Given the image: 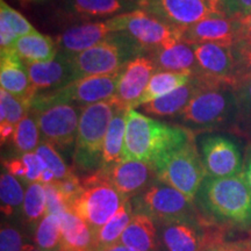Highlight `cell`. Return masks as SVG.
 Instances as JSON below:
<instances>
[{"label": "cell", "mask_w": 251, "mask_h": 251, "mask_svg": "<svg viewBox=\"0 0 251 251\" xmlns=\"http://www.w3.org/2000/svg\"><path fill=\"white\" fill-rule=\"evenodd\" d=\"M200 78L199 89L183 111L169 119L191 133L213 130H234L237 119V99L233 84L205 75Z\"/></svg>", "instance_id": "6da1fadb"}, {"label": "cell", "mask_w": 251, "mask_h": 251, "mask_svg": "<svg viewBox=\"0 0 251 251\" xmlns=\"http://www.w3.org/2000/svg\"><path fill=\"white\" fill-rule=\"evenodd\" d=\"M194 134L179 126L149 118L136 109L127 115L122 161L155 164L161 157L193 139Z\"/></svg>", "instance_id": "7a4b0ae2"}, {"label": "cell", "mask_w": 251, "mask_h": 251, "mask_svg": "<svg viewBox=\"0 0 251 251\" xmlns=\"http://www.w3.org/2000/svg\"><path fill=\"white\" fill-rule=\"evenodd\" d=\"M197 197L216 221L251 229V190L243 174L228 178L207 176Z\"/></svg>", "instance_id": "3957f363"}, {"label": "cell", "mask_w": 251, "mask_h": 251, "mask_svg": "<svg viewBox=\"0 0 251 251\" xmlns=\"http://www.w3.org/2000/svg\"><path fill=\"white\" fill-rule=\"evenodd\" d=\"M118 111L120 108L113 99L93 103L81 109L74 151L75 165L80 171L92 175L102 169L105 136Z\"/></svg>", "instance_id": "277c9868"}, {"label": "cell", "mask_w": 251, "mask_h": 251, "mask_svg": "<svg viewBox=\"0 0 251 251\" xmlns=\"http://www.w3.org/2000/svg\"><path fill=\"white\" fill-rule=\"evenodd\" d=\"M148 50L126 33H112L92 48L74 56L79 78L101 76L120 71Z\"/></svg>", "instance_id": "5b68a950"}, {"label": "cell", "mask_w": 251, "mask_h": 251, "mask_svg": "<svg viewBox=\"0 0 251 251\" xmlns=\"http://www.w3.org/2000/svg\"><path fill=\"white\" fill-rule=\"evenodd\" d=\"M153 166L158 180L175 187L192 201L207 177L194 137L161 157Z\"/></svg>", "instance_id": "8992f818"}, {"label": "cell", "mask_w": 251, "mask_h": 251, "mask_svg": "<svg viewBox=\"0 0 251 251\" xmlns=\"http://www.w3.org/2000/svg\"><path fill=\"white\" fill-rule=\"evenodd\" d=\"M124 70L125 69H122L114 74L101 76L83 77L62 89L36 93L31 101L30 109L39 112L59 103H72L84 108L93 103L112 99L117 92Z\"/></svg>", "instance_id": "52a82bcc"}, {"label": "cell", "mask_w": 251, "mask_h": 251, "mask_svg": "<svg viewBox=\"0 0 251 251\" xmlns=\"http://www.w3.org/2000/svg\"><path fill=\"white\" fill-rule=\"evenodd\" d=\"M83 192L71 207L94 233L106 225L127 200L115 190L101 171L81 179Z\"/></svg>", "instance_id": "ba28073f"}, {"label": "cell", "mask_w": 251, "mask_h": 251, "mask_svg": "<svg viewBox=\"0 0 251 251\" xmlns=\"http://www.w3.org/2000/svg\"><path fill=\"white\" fill-rule=\"evenodd\" d=\"M114 33H126L147 50L170 47L181 41L183 30L172 27L142 8L107 19Z\"/></svg>", "instance_id": "9c48e42d"}, {"label": "cell", "mask_w": 251, "mask_h": 251, "mask_svg": "<svg viewBox=\"0 0 251 251\" xmlns=\"http://www.w3.org/2000/svg\"><path fill=\"white\" fill-rule=\"evenodd\" d=\"M135 212L149 215L153 221H194L196 211L192 200L170 185L156 180L134 198Z\"/></svg>", "instance_id": "30bf717a"}, {"label": "cell", "mask_w": 251, "mask_h": 251, "mask_svg": "<svg viewBox=\"0 0 251 251\" xmlns=\"http://www.w3.org/2000/svg\"><path fill=\"white\" fill-rule=\"evenodd\" d=\"M81 107L72 103H59L35 112L43 142L51 144L57 151L74 155ZM33 111V109H31Z\"/></svg>", "instance_id": "8fae6325"}, {"label": "cell", "mask_w": 251, "mask_h": 251, "mask_svg": "<svg viewBox=\"0 0 251 251\" xmlns=\"http://www.w3.org/2000/svg\"><path fill=\"white\" fill-rule=\"evenodd\" d=\"M201 158L207 176L228 178L242 174V156L237 143L221 134H205L200 139Z\"/></svg>", "instance_id": "7c38bea8"}, {"label": "cell", "mask_w": 251, "mask_h": 251, "mask_svg": "<svg viewBox=\"0 0 251 251\" xmlns=\"http://www.w3.org/2000/svg\"><path fill=\"white\" fill-rule=\"evenodd\" d=\"M140 8L183 31L205 19L216 17L205 0H143Z\"/></svg>", "instance_id": "4fadbf2b"}, {"label": "cell", "mask_w": 251, "mask_h": 251, "mask_svg": "<svg viewBox=\"0 0 251 251\" xmlns=\"http://www.w3.org/2000/svg\"><path fill=\"white\" fill-rule=\"evenodd\" d=\"M100 171L126 200L137 197L158 180L155 166L147 162L122 161Z\"/></svg>", "instance_id": "5bb4252c"}, {"label": "cell", "mask_w": 251, "mask_h": 251, "mask_svg": "<svg viewBox=\"0 0 251 251\" xmlns=\"http://www.w3.org/2000/svg\"><path fill=\"white\" fill-rule=\"evenodd\" d=\"M157 71L155 62L148 55L139 56L128 63L119 80L117 92L112 98L118 107L128 111L133 109Z\"/></svg>", "instance_id": "9a60e30c"}, {"label": "cell", "mask_w": 251, "mask_h": 251, "mask_svg": "<svg viewBox=\"0 0 251 251\" xmlns=\"http://www.w3.org/2000/svg\"><path fill=\"white\" fill-rule=\"evenodd\" d=\"M31 85L36 93L55 91L79 79L74 57L59 52L47 63H25Z\"/></svg>", "instance_id": "2e32d148"}, {"label": "cell", "mask_w": 251, "mask_h": 251, "mask_svg": "<svg viewBox=\"0 0 251 251\" xmlns=\"http://www.w3.org/2000/svg\"><path fill=\"white\" fill-rule=\"evenodd\" d=\"M241 30V17H214L200 21L183 31L181 40L190 45L215 43L233 47L238 41Z\"/></svg>", "instance_id": "e0dca14e"}, {"label": "cell", "mask_w": 251, "mask_h": 251, "mask_svg": "<svg viewBox=\"0 0 251 251\" xmlns=\"http://www.w3.org/2000/svg\"><path fill=\"white\" fill-rule=\"evenodd\" d=\"M190 45V43H188ZM202 75L236 85V61L233 47L201 43L191 45Z\"/></svg>", "instance_id": "ac0fdd59"}, {"label": "cell", "mask_w": 251, "mask_h": 251, "mask_svg": "<svg viewBox=\"0 0 251 251\" xmlns=\"http://www.w3.org/2000/svg\"><path fill=\"white\" fill-rule=\"evenodd\" d=\"M137 8L140 5L129 0H63L62 2L63 13L81 23L107 20Z\"/></svg>", "instance_id": "d6986e66"}, {"label": "cell", "mask_w": 251, "mask_h": 251, "mask_svg": "<svg viewBox=\"0 0 251 251\" xmlns=\"http://www.w3.org/2000/svg\"><path fill=\"white\" fill-rule=\"evenodd\" d=\"M112 33L114 31L107 20L81 23L67 28L61 35L57 36L56 43L59 52L74 57L98 45Z\"/></svg>", "instance_id": "ffe728a7"}, {"label": "cell", "mask_w": 251, "mask_h": 251, "mask_svg": "<svg viewBox=\"0 0 251 251\" xmlns=\"http://www.w3.org/2000/svg\"><path fill=\"white\" fill-rule=\"evenodd\" d=\"M0 84L6 92L31 103L35 90L31 85L25 62L13 49L1 50L0 54Z\"/></svg>", "instance_id": "44dd1931"}, {"label": "cell", "mask_w": 251, "mask_h": 251, "mask_svg": "<svg viewBox=\"0 0 251 251\" xmlns=\"http://www.w3.org/2000/svg\"><path fill=\"white\" fill-rule=\"evenodd\" d=\"M147 55L155 62L158 71L188 72L193 76L202 75L193 48L183 40L170 47L149 50Z\"/></svg>", "instance_id": "7402d4cb"}, {"label": "cell", "mask_w": 251, "mask_h": 251, "mask_svg": "<svg viewBox=\"0 0 251 251\" xmlns=\"http://www.w3.org/2000/svg\"><path fill=\"white\" fill-rule=\"evenodd\" d=\"M199 76H193L192 79L185 85L178 87L172 92L166 93L152 101L144 103L141 106V111L146 115L164 118L169 120L186 107L187 103L191 101V99L193 98V96L199 89Z\"/></svg>", "instance_id": "603a6c76"}, {"label": "cell", "mask_w": 251, "mask_h": 251, "mask_svg": "<svg viewBox=\"0 0 251 251\" xmlns=\"http://www.w3.org/2000/svg\"><path fill=\"white\" fill-rule=\"evenodd\" d=\"M119 242L134 251H157L158 234L155 221L144 213L135 212Z\"/></svg>", "instance_id": "cb8c5ba5"}, {"label": "cell", "mask_w": 251, "mask_h": 251, "mask_svg": "<svg viewBox=\"0 0 251 251\" xmlns=\"http://www.w3.org/2000/svg\"><path fill=\"white\" fill-rule=\"evenodd\" d=\"M161 238L168 251H202V240L196 221L162 224Z\"/></svg>", "instance_id": "d4e9b609"}, {"label": "cell", "mask_w": 251, "mask_h": 251, "mask_svg": "<svg viewBox=\"0 0 251 251\" xmlns=\"http://www.w3.org/2000/svg\"><path fill=\"white\" fill-rule=\"evenodd\" d=\"M12 49L25 63H47L58 54L56 40L37 31L19 37Z\"/></svg>", "instance_id": "484cf974"}, {"label": "cell", "mask_w": 251, "mask_h": 251, "mask_svg": "<svg viewBox=\"0 0 251 251\" xmlns=\"http://www.w3.org/2000/svg\"><path fill=\"white\" fill-rule=\"evenodd\" d=\"M62 226L61 247L68 251H94V234L89 226L72 212L59 216Z\"/></svg>", "instance_id": "4316f807"}, {"label": "cell", "mask_w": 251, "mask_h": 251, "mask_svg": "<svg viewBox=\"0 0 251 251\" xmlns=\"http://www.w3.org/2000/svg\"><path fill=\"white\" fill-rule=\"evenodd\" d=\"M29 21L12 8L5 0H0V47L1 50L13 48L19 37L35 33Z\"/></svg>", "instance_id": "83f0119b"}, {"label": "cell", "mask_w": 251, "mask_h": 251, "mask_svg": "<svg viewBox=\"0 0 251 251\" xmlns=\"http://www.w3.org/2000/svg\"><path fill=\"white\" fill-rule=\"evenodd\" d=\"M128 109H120L117 112L108 126L107 133L103 142L102 169L112 168L122 162V149H124L126 126H127Z\"/></svg>", "instance_id": "f1b7e54d"}, {"label": "cell", "mask_w": 251, "mask_h": 251, "mask_svg": "<svg viewBox=\"0 0 251 251\" xmlns=\"http://www.w3.org/2000/svg\"><path fill=\"white\" fill-rule=\"evenodd\" d=\"M193 75L188 72H172V71H157L150 79L148 86L141 98L134 105L133 109L148 103L159 97L170 93L178 87L185 85L192 79Z\"/></svg>", "instance_id": "f546056e"}, {"label": "cell", "mask_w": 251, "mask_h": 251, "mask_svg": "<svg viewBox=\"0 0 251 251\" xmlns=\"http://www.w3.org/2000/svg\"><path fill=\"white\" fill-rule=\"evenodd\" d=\"M134 208L131 205L130 200H127L122 203L120 209L113 215V218L109 220L106 225H103L101 228L94 231V246L96 251L99 248L108 247L112 244L118 243L120 241L121 235L124 234L126 228L129 225L131 218L134 215Z\"/></svg>", "instance_id": "4dcf8cb0"}, {"label": "cell", "mask_w": 251, "mask_h": 251, "mask_svg": "<svg viewBox=\"0 0 251 251\" xmlns=\"http://www.w3.org/2000/svg\"><path fill=\"white\" fill-rule=\"evenodd\" d=\"M25 193L23 184L17 177L8 172H2L0 177V199H1V212L5 215H15L23 212Z\"/></svg>", "instance_id": "1f68e13d"}, {"label": "cell", "mask_w": 251, "mask_h": 251, "mask_svg": "<svg viewBox=\"0 0 251 251\" xmlns=\"http://www.w3.org/2000/svg\"><path fill=\"white\" fill-rule=\"evenodd\" d=\"M40 129L37 124V115L34 111L27 113V115L15 127V133L12 143L15 149L23 155L27 152H35L40 146Z\"/></svg>", "instance_id": "d6a6232c"}, {"label": "cell", "mask_w": 251, "mask_h": 251, "mask_svg": "<svg viewBox=\"0 0 251 251\" xmlns=\"http://www.w3.org/2000/svg\"><path fill=\"white\" fill-rule=\"evenodd\" d=\"M23 214L30 225H39L47 215V199L45 185L41 183L28 184L25 193Z\"/></svg>", "instance_id": "836d02e7"}, {"label": "cell", "mask_w": 251, "mask_h": 251, "mask_svg": "<svg viewBox=\"0 0 251 251\" xmlns=\"http://www.w3.org/2000/svg\"><path fill=\"white\" fill-rule=\"evenodd\" d=\"M237 119L234 133L251 137V79L238 81L235 86Z\"/></svg>", "instance_id": "e575fe53"}, {"label": "cell", "mask_w": 251, "mask_h": 251, "mask_svg": "<svg viewBox=\"0 0 251 251\" xmlns=\"http://www.w3.org/2000/svg\"><path fill=\"white\" fill-rule=\"evenodd\" d=\"M62 226L59 216L47 214L37 225L35 231L36 247L45 251H55L61 247Z\"/></svg>", "instance_id": "d590c367"}, {"label": "cell", "mask_w": 251, "mask_h": 251, "mask_svg": "<svg viewBox=\"0 0 251 251\" xmlns=\"http://www.w3.org/2000/svg\"><path fill=\"white\" fill-rule=\"evenodd\" d=\"M30 108L31 103L6 92L5 90H0V122L7 121L17 126L26 117Z\"/></svg>", "instance_id": "8d00e7d4"}, {"label": "cell", "mask_w": 251, "mask_h": 251, "mask_svg": "<svg viewBox=\"0 0 251 251\" xmlns=\"http://www.w3.org/2000/svg\"><path fill=\"white\" fill-rule=\"evenodd\" d=\"M36 155L42 159L45 165L55 176V180H61L72 174L71 169L68 168L64 159L51 144L41 141L40 146L35 150Z\"/></svg>", "instance_id": "74e56055"}, {"label": "cell", "mask_w": 251, "mask_h": 251, "mask_svg": "<svg viewBox=\"0 0 251 251\" xmlns=\"http://www.w3.org/2000/svg\"><path fill=\"white\" fill-rule=\"evenodd\" d=\"M233 51L236 61V84L251 79V41H238L233 46Z\"/></svg>", "instance_id": "f35d334b"}, {"label": "cell", "mask_w": 251, "mask_h": 251, "mask_svg": "<svg viewBox=\"0 0 251 251\" xmlns=\"http://www.w3.org/2000/svg\"><path fill=\"white\" fill-rule=\"evenodd\" d=\"M58 192L64 199L65 205L68 207V211H71V207L74 205L75 201L79 198V196L83 192V185H81V179L77 177L76 175L72 172L70 176L61 180L52 181Z\"/></svg>", "instance_id": "ab89813d"}, {"label": "cell", "mask_w": 251, "mask_h": 251, "mask_svg": "<svg viewBox=\"0 0 251 251\" xmlns=\"http://www.w3.org/2000/svg\"><path fill=\"white\" fill-rule=\"evenodd\" d=\"M25 169V183H40L41 176L47 166L36 152H27L20 156Z\"/></svg>", "instance_id": "60d3db41"}, {"label": "cell", "mask_w": 251, "mask_h": 251, "mask_svg": "<svg viewBox=\"0 0 251 251\" xmlns=\"http://www.w3.org/2000/svg\"><path fill=\"white\" fill-rule=\"evenodd\" d=\"M24 237L17 228L5 226L0 233V251H24Z\"/></svg>", "instance_id": "b9f144b4"}, {"label": "cell", "mask_w": 251, "mask_h": 251, "mask_svg": "<svg viewBox=\"0 0 251 251\" xmlns=\"http://www.w3.org/2000/svg\"><path fill=\"white\" fill-rule=\"evenodd\" d=\"M46 199H47V214L61 216L68 211L64 199L52 183L46 184Z\"/></svg>", "instance_id": "7bdbcfd3"}, {"label": "cell", "mask_w": 251, "mask_h": 251, "mask_svg": "<svg viewBox=\"0 0 251 251\" xmlns=\"http://www.w3.org/2000/svg\"><path fill=\"white\" fill-rule=\"evenodd\" d=\"M216 17L236 18L238 11L235 0H205Z\"/></svg>", "instance_id": "ee69618b"}, {"label": "cell", "mask_w": 251, "mask_h": 251, "mask_svg": "<svg viewBox=\"0 0 251 251\" xmlns=\"http://www.w3.org/2000/svg\"><path fill=\"white\" fill-rule=\"evenodd\" d=\"M202 251H251V244L243 243H212Z\"/></svg>", "instance_id": "f6af8a7d"}, {"label": "cell", "mask_w": 251, "mask_h": 251, "mask_svg": "<svg viewBox=\"0 0 251 251\" xmlns=\"http://www.w3.org/2000/svg\"><path fill=\"white\" fill-rule=\"evenodd\" d=\"M15 127L17 126L9 124L7 121L0 122V139H1V144H6L13 141Z\"/></svg>", "instance_id": "bcb514c9"}, {"label": "cell", "mask_w": 251, "mask_h": 251, "mask_svg": "<svg viewBox=\"0 0 251 251\" xmlns=\"http://www.w3.org/2000/svg\"><path fill=\"white\" fill-rule=\"evenodd\" d=\"M242 40L251 41V15H249V17H241V30L238 41Z\"/></svg>", "instance_id": "7dc6e473"}, {"label": "cell", "mask_w": 251, "mask_h": 251, "mask_svg": "<svg viewBox=\"0 0 251 251\" xmlns=\"http://www.w3.org/2000/svg\"><path fill=\"white\" fill-rule=\"evenodd\" d=\"M240 17L251 15V0H235Z\"/></svg>", "instance_id": "c3c4849f"}, {"label": "cell", "mask_w": 251, "mask_h": 251, "mask_svg": "<svg viewBox=\"0 0 251 251\" xmlns=\"http://www.w3.org/2000/svg\"><path fill=\"white\" fill-rule=\"evenodd\" d=\"M96 251H134V250L130 249V248L124 246V244L120 242H118L115 244H112V246L99 248V249H97Z\"/></svg>", "instance_id": "681fc988"}, {"label": "cell", "mask_w": 251, "mask_h": 251, "mask_svg": "<svg viewBox=\"0 0 251 251\" xmlns=\"http://www.w3.org/2000/svg\"><path fill=\"white\" fill-rule=\"evenodd\" d=\"M243 176L244 178H246L248 185H249L250 190H251V156L249 157V159H248V163H247V168L246 170L243 172Z\"/></svg>", "instance_id": "f907efd6"}, {"label": "cell", "mask_w": 251, "mask_h": 251, "mask_svg": "<svg viewBox=\"0 0 251 251\" xmlns=\"http://www.w3.org/2000/svg\"><path fill=\"white\" fill-rule=\"evenodd\" d=\"M24 251H45V250L40 249L39 247L31 246V244H26V246H25Z\"/></svg>", "instance_id": "816d5d0a"}, {"label": "cell", "mask_w": 251, "mask_h": 251, "mask_svg": "<svg viewBox=\"0 0 251 251\" xmlns=\"http://www.w3.org/2000/svg\"><path fill=\"white\" fill-rule=\"evenodd\" d=\"M129 1H133V2H136V4H139L141 6V4L143 2V0H129Z\"/></svg>", "instance_id": "f5cc1de1"}, {"label": "cell", "mask_w": 251, "mask_h": 251, "mask_svg": "<svg viewBox=\"0 0 251 251\" xmlns=\"http://www.w3.org/2000/svg\"><path fill=\"white\" fill-rule=\"evenodd\" d=\"M55 251H68V250H65V249H64V248H62V247H59V248H58V249H56V250H55Z\"/></svg>", "instance_id": "db71d44e"}]
</instances>
